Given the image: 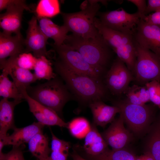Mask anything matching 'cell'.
<instances>
[{"mask_svg": "<svg viewBox=\"0 0 160 160\" xmlns=\"http://www.w3.org/2000/svg\"><path fill=\"white\" fill-rule=\"evenodd\" d=\"M54 65L69 90L81 102L89 104L106 97L107 89L101 80L74 71L56 60Z\"/></svg>", "mask_w": 160, "mask_h": 160, "instance_id": "cell-1", "label": "cell"}, {"mask_svg": "<svg viewBox=\"0 0 160 160\" xmlns=\"http://www.w3.org/2000/svg\"><path fill=\"white\" fill-rule=\"evenodd\" d=\"M63 44L77 51L89 64L103 73L111 57V48L102 36L84 38L68 35Z\"/></svg>", "mask_w": 160, "mask_h": 160, "instance_id": "cell-2", "label": "cell"}, {"mask_svg": "<svg viewBox=\"0 0 160 160\" xmlns=\"http://www.w3.org/2000/svg\"><path fill=\"white\" fill-rule=\"evenodd\" d=\"M26 90L31 97L58 114L61 113L66 103L73 98L65 84L57 76L44 83L30 86Z\"/></svg>", "mask_w": 160, "mask_h": 160, "instance_id": "cell-3", "label": "cell"}, {"mask_svg": "<svg viewBox=\"0 0 160 160\" xmlns=\"http://www.w3.org/2000/svg\"><path fill=\"white\" fill-rule=\"evenodd\" d=\"M95 25L106 42L133 73L136 60V50L133 35L124 33L107 28L95 17Z\"/></svg>", "mask_w": 160, "mask_h": 160, "instance_id": "cell-4", "label": "cell"}, {"mask_svg": "<svg viewBox=\"0 0 160 160\" xmlns=\"http://www.w3.org/2000/svg\"><path fill=\"white\" fill-rule=\"evenodd\" d=\"M100 1H89L81 11L74 13H62L63 25L72 34L84 38H95L99 34L95 20L100 6Z\"/></svg>", "mask_w": 160, "mask_h": 160, "instance_id": "cell-5", "label": "cell"}, {"mask_svg": "<svg viewBox=\"0 0 160 160\" xmlns=\"http://www.w3.org/2000/svg\"><path fill=\"white\" fill-rule=\"evenodd\" d=\"M134 41L136 60L133 73L134 79L145 85L154 80L160 82V58L151 51Z\"/></svg>", "mask_w": 160, "mask_h": 160, "instance_id": "cell-6", "label": "cell"}, {"mask_svg": "<svg viewBox=\"0 0 160 160\" xmlns=\"http://www.w3.org/2000/svg\"><path fill=\"white\" fill-rule=\"evenodd\" d=\"M113 104L119 108L124 122L136 133L142 132L147 127L153 115L154 108L150 105L133 104L124 100Z\"/></svg>", "mask_w": 160, "mask_h": 160, "instance_id": "cell-7", "label": "cell"}, {"mask_svg": "<svg viewBox=\"0 0 160 160\" xmlns=\"http://www.w3.org/2000/svg\"><path fill=\"white\" fill-rule=\"evenodd\" d=\"M50 45L58 56L55 60L74 71L101 80L103 73L88 63L77 51L65 44Z\"/></svg>", "mask_w": 160, "mask_h": 160, "instance_id": "cell-8", "label": "cell"}, {"mask_svg": "<svg viewBox=\"0 0 160 160\" xmlns=\"http://www.w3.org/2000/svg\"><path fill=\"white\" fill-rule=\"evenodd\" d=\"M99 16V20L104 26L117 31L133 35L140 19L137 12L130 14L122 8L101 12Z\"/></svg>", "mask_w": 160, "mask_h": 160, "instance_id": "cell-9", "label": "cell"}, {"mask_svg": "<svg viewBox=\"0 0 160 160\" xmlns=\"http://www.w3.org/2000/svg\"><path fill=\"white\" fill-rule=\"evenodd\" d=\"M134 79L131 71L117 57L106 74L105 86L113 95L119 96L124 94Z\"/></svg>", "mask_w": 160, "mask_h": 160, "instance_id": "cell-10", "label": "cell"}, {"mask_svg": "<svg viewBox=\"0 0 160 160\" xmlns=\"http://www.w3.org/2000/svg\"><path fill=\"white\" fill-rule=\"evenodd\" d=\"M6 5L7 7L6 12L0 15V26L2 32L8 35H11L12 33L21 34L23 12L25 10L32 11L31 8L26 2L16 3L12 0H7Z\"/></svg>", "mask_w": 160, "mask_h": 160, "instance_id": "cell-11", "label": "cell"}, {"mask_svg": "<svg viewBox=\"0 0 160 160\" xmlns=\"http://www.w3.org/2000/svg\"><path fill=\"white\" fill-rule=\"evenodd\" d=\"M133 35L137 44L160 58V25L150 24L140 19Z\"/></svg>", "mask_w": 160, "mask_h": 160, "instance_id": "cell-12", "label": "cell"}, {"mask_svg": "<svg viewBox=\"0 0 160 160\" xmlns=\"http://www.w3.org/2000/svg\"><path fill=\"white\" fill-rule=\"evenodd\" d=\"M37 19L33 16L28 22L26 36L25 39V53L32 52L36 58L49 57L46 45L48 39L41 31L37 23Z\"/></svg>", "mask_w": 160, "mask_h": 160, "instance_id": "cell-13", "label": "cell"}, {"mask_svg": "<svg viewBox=\"0 0 160 160\" xmlns=\"http://www.w3.org/2000/svg\"><path fill=\"white\" fill-rule=\"evenodd\" d=\"M20 91L28 103L30 112L38 122L44 126H57L67 127L68 123L64 121L55 111L31 97L27 93L26 89H22Z\"/></svg>", "mask_w": 160, "mask_h": 160, "instance_id": "cell-14", "label": "cell"}, {"mask_svg": "<svg viewBox=\"0 0 160 160\" xmlns=\"http://www.w3.org/2000/svg\"><path fill=\"white\" fill-rule=\"evenodd\" d=\"M119 114L101 135L107 145L114 150L124 148L131 138V134L124 126L123 116Z\"/></svg>", "mask_w": 160, "mask_h": 160, "instance_id": "cell-15", "label": "cell"}, {"mask_svg": "<svg viewBox=\"0 0 160 160\" xmlns=\"http://www.w3.org/2000/svg\"><path fill=\"white\" fill-rule=\"evenodd\" d=\"M25 39L21 34L14 36L0 33V68L3 69L7 58L25 53Z\"/></svg>", "mask_w": 160, "mask_h": 160, "instance_id": "cell-16", "label": "cell"}, {"mask_svg": "<svg viewBox=\"0 0 160 160\" xmlns=\"http://www.w3.org/2000/svg\"><path fill=\"white\" fill-rule=\"evenodd\" d=\"M44 126L37 122L22 128L16 127L11 134L4 137H0V138L3 140L5 145L20 146L28 143L36 134L43 131Z\"/></svg>", "mask_w": 160, "mask_h": 160, "instance_id": "cell-17", "label": "cell"}, {"mask_svg": "<svg viewBox=\"0 0 160 160\" xmlns=\"http://www.w3.org/2000/svg\"><path fill=\"white\" fill-rule=\"evenodd\" d=\"M88 105L92 112L94 124L102 127L111 123L115 119L116 115L120 112L117 106L108 105L103 100L94 101Z\"/></svg>", "mask_w": 160, "mask_h": 160, "instance_id": "cell-18", "label": "cell"}, {"mask_svg": "<svg viewBox=\"0 0 160 160\" xmlns=\"http://www.w3.org/2000/svg\"><path fill=\"white\" fill-rule=\"evenodd\" d=\"M22 101L14 100L9 101L3 98L0 101V137H4L7 131L16 127L15 124L14 110L15 106Z\"/></svg>", "mask_w": 160, "mask_h": 160, "instance_id": "cell-19", "label": "cell"}, {"mask_svg": "<svg viewBox=\"0 0 160 160\" xmlns=\"http://www.w3.org/2000/svg\"><path fill=\"white\" fill-rule=\"evenodd\" d=\"M37 18L41 31L47 38L54 40V44L60 46L63 44L68 36L67 33L69 32L64 25L59 26L48 18Z\"/></svg>", "mask_w": 160, "mask_h": 160, "instance_id": "cell-20", "label": "cell"}, {"mask_svg": "<svg viewBox=\"0 0 160 160\" xmlns=\"http://www.w3.org/2000/svg\"><path fill=\"white\" fill-rule=\"evenodd\" d=\"M108 145L95 126L91 129L84 137L83 148L88 156H95L104 152Z\"/></svg>", "mask_w": 160, "mask_h": 160, "instance_id": "cell-21", "label": "cell"}, {"mask_svg": "<svg viewBox=\"0 0 160 160\" xmlns=\"http://www.w3.org/2000/svg\"><path fill=\"white\" fill-rule=\"evenodd\" d=\"M28 143L29 151L37 160L49 157L51 149L49 145V140L43 131L36 134Z\"/></svg>", "mask_w": 160, "mask_h": 160, "instance_id": "cell-22", "label": "cell"}, {"mask_svg": "<svg viewBox=\"0 0 160 160\" xmlns=\"http://www.w3.org/2000/svg\"><path fill=\"white\" fill-rule=\"evenodd\" d=\"M2 70L0 76V96L3 98H12L14 100L22 101L24 98L21 91L9 79L8 71L4 69Z\"/></svg>", "mask_w": 160, "mask_h": 160, "instance_id": "cell-23", "label": "cell"}, {"mask_svg": "<svg viewBox=\"0 0 160 160\" xmlns=\"http://www.w3.org/2000/svg\"><path fill=\"white\" fill-rule=\"evenodd\" d=\"M9 75L13 80V82L17 87L20 90L21 89H26L30 85L35 82L37 80L34 73L30 70L14 65L9 69Z\"/></svg>", "mask_w": 160, "mask_h": 160, "instance_id": "cell-24", "label": "cell"}, {"mask_svg": "<svg viewBox=\"0 0 160 160\" xmlns=\"http://www.w3.org/2000/svg\"><path fill=\"white\" fill-rule=\"evenodd\" d=\"M52 138L50 160H67L70 147L69 142L57 138L51 130Z\"/></svg>", "mask_w": 160, "mask_h": 160, "instance_id": "cell-25", "label": "cell"}, {"mask_svg": "<svg viewBox=\"0 0 160 160\" xmlns=\"http://www.w3.org/2000/svg\"><path fill=\"white\" fill-rule=\"evenodd\" d=\"M33 70L37 80L45 79L49 81L57 76L53 72L52 63L45 56L36 58Z\"/></svg>", "mask_w": 160, "mask_h": 160, "instance_id": "cell-26", "label": "cell"}, {"mask_svg": "<svg viewBox=\"0 0 160 160\" xmlns=\"http://www.w3.org/2000/svg\"><path fill=\"white\" fill-rule=\"evenodd\" d=\"M34 12L36 17H54L60 13L59 1L56 0H40Z\"/></svg>", "mask_w": 160, "mask_h": 160, "instance_id": "cell-27", "label": "cell"}, {"mask_svg": "<svg viewBox=\"0 0 160 160\" xmlns=\"http://www.w3.org/2000/svg\"><path fill=\"white\" fill-rule=\"evenodd\" d=\"M88 156L91 160H135L136 158L133 154L124 148L111 150L107 148L98 155Z\"/></svg>", "mask_w": 160, "mask_h": 160, "instance_id": "cell-28", "label": "cell"}, {"mask_svg": "<svg viewBox=\"0 0 160 160\" xmlns=\"http://www.w3.org/2000/svg\"><path fill=\"white\" fill-rule=\"evenodd\" d=\"M67 128L73 137L78 139H82L84 138L90 131L91 127L86 119L79 117L68 122Z\"/></svg>", "mask_w": 160, "mask_h": 160, "instance_id": "cell-29", "label": "cell"}, {"mask_svg": "<svg viewBox=\"0 0 160 160\" xmlns=\"http://www.w3.org/2000/svg\"><path fill=\"white\" fill-rule=\"evenodd\" d=\"M151 130L147 144L148 151L155 160H160V122L154 124Z\"/></svg>", "mask_w": 160, "mask_h": 160, "instance_id": "cell-30", "label": "cell"}, {"mask_svg": "<svg viewBox=\"0 0 160 160\" xmlns=\"http://www.w3.org/2000/svg\"><path fill=\"white\" fill-rule=\"evenodd\" d=\"M9 60L13 65L29 70L33 69L36 58L30 53H23Z\"/></svg>", "mask_w": 160, "mask_h": 160, "instance_id": "cell-31", "label": "cell"}, {"mask_svg": "<svg viewBox=\"0 0 160 160\" xmlns=\"http://www.w3.org/2000/svg\"><path fill=\"white\" fill-rule=\"evenodd\" d=\"M145 85L149 92L150 101L160 108V82L152 81Z\"/></svg>", "mask_w": 160, "mask_h": 160, "instance_id": "cell-32", "label": "cell"}, {"mask_svg": "<svg viewBox=\"0 0 160 160\" xmlns=\"http://www.w3.org/2000/svg\"><path fill=\"white\" fill-rule=\"evenodd\" d=\"M138 86L136 85L129 87L124 93L126 97L124 100L131 104L144 105L142 103L139 98L138 90Z\"/></svg>", "mask_w": 160, "mask_h": 160, "instance_id": "cell-33", "label": "cell"}, {"mask_svg": "<svg viewBox=\"0 0 160 160\" xmlns=\"http://www.w3.org/2000/svg\"><path fill=\"white\" fill-rule=\"evenodd\" d=\"M23 145L18 147H13L8 153H4L0 160H25L22 151Z\"/></svg>", "mask_w": 160, "mask_h": 160, "instance_id": "cell-34", "label": "cell"}, {"mask_svg": "<svg viewBox=\"0 0 160 160\" xmlns=\"http://www.w3.org/2000/svg\"><path fill=\"white\" fill-rule=\"evenodd\" d=\"M127 1L134 4L137 7L140 19L143 20L146 16V12L147 5L146 1L145 0H127Z\"/></svg>", "mask_w": 160, "mask_h": 160, "instance_id": "cell-35", "label": "cell"}, {"mask_svg": "<svg viewBox=\"0 0 160 160\" xmlns=\"http://www.w3.org/2000/svg\"><path fill=\"white\" fill-rule=\"evenodd\" d=\"M143 20L150 24L160 25V9L146 15Z\"/></svg>", "mask_w": 160, "mask_h": 160, "instance_id": "cell-36", "label": "cell"}, {"mask_svg": "<svg viewBox=\"0 0 160 160\" xmlns=\"http://www.w3.org/2000/svg\"><path fill=\"white\" fill-rule=\"evenodd\" d=\"M138 93L140 99L144 105L150 101L149 92L145 85L138 87Z\"/></svg>", "mask_w": 160, "mask_h": 160, "instance_id": "cell-37", "label": "cell"}, {"mask_svg": "<svg viewBox=\"0 0 160 160\" xmlns=\"http://www.w3.org/2000/svg\"><path fill=\"white\" fill-rule=\"evenodd\" d=\"M160 9V0H148L147 4L146 15L152 12Z\"/></svg>", "mask_w": 160, "mask_h": 160, "instance_id": "cell-38", "label": "cell"}, {"mask_svg": "<svg viewBox=\"0 0 160 160\" xmlns=\"http://www.w3.org/2000/svg\"><path fill=\"white\" fill-rule=\"evenodd\" d=\"M135 160H155L151 153L147 151L144 154L136 157Z\"/></svg>", "mask_w": 160, "mask_h": 160, "instance_id": "cell-39", "label": "cell"}, {"mask_svg": "<svg viewBox=\"0 0 160 160\" xmlns=\"http://www.w3.org/2000/svg\"><path fill=\"white\" fill-rule=\"evenodd\" d=\"M73 160H87L81 157L75 151H74L71 155Z\"/></svg>", "mask_w": 160, "mask_h": 160, "instance_id": "cell-40", "label": "cell"}, {"mask_svg": "<svg viewBox=\"0 0 160 160\" xmlns=\"http://www.w3.org/2000/svg\"><path fill=\"white\" fill-rule=\"evenodd\" d=\"M50 160L49 159V157L48 158L46 159H40V160Z\"/></svg>", "mask_w": 160, "mask_h": 160, "instance_id": "cell-41", "label": "cell"}, {"mask_svg": "<svg viewBox=\"0 0 160 160\" xmlns=\"http://www.w3.org/2000/svg\"></svg>", "mask_w": 160, "mask_h": 160, "instance_id": "cell-42", "label": "cell"}]
</instances>
